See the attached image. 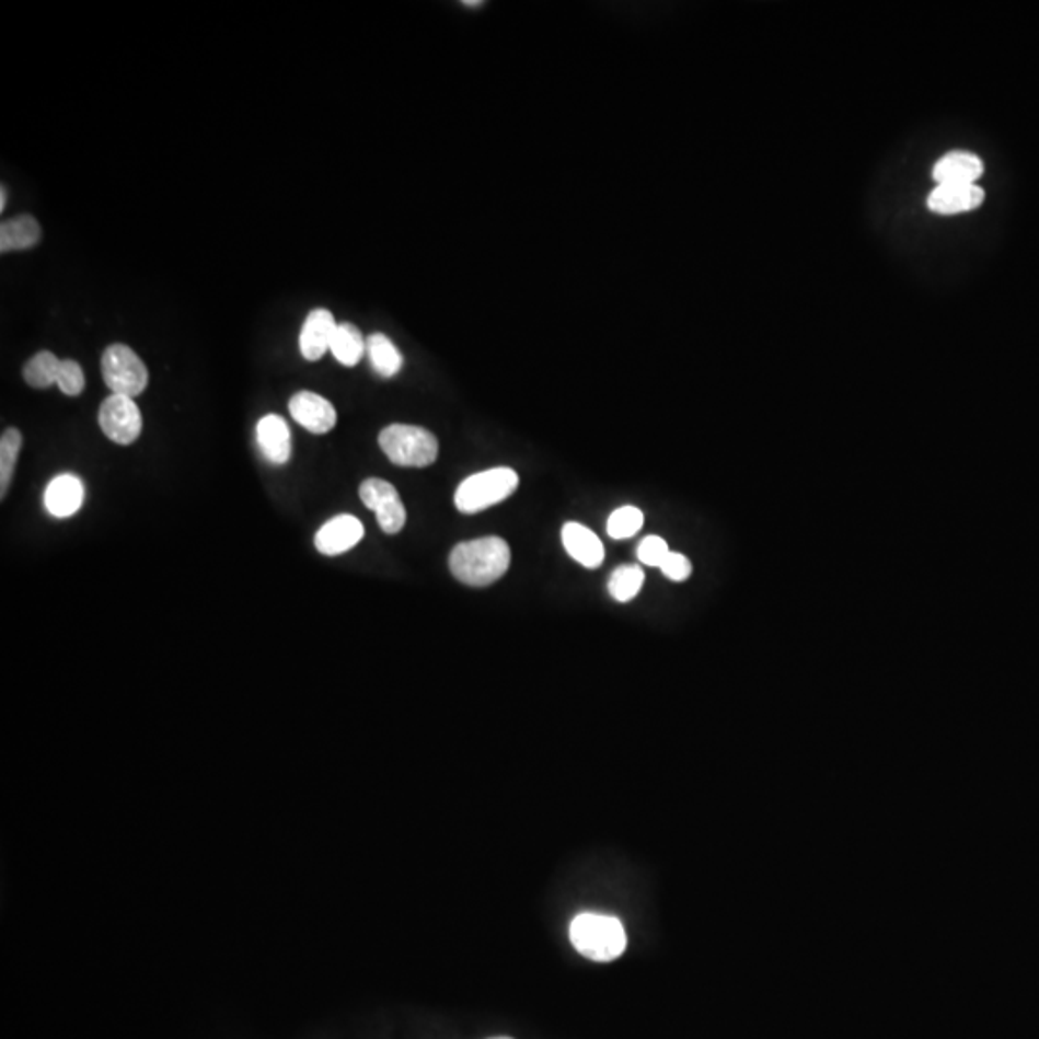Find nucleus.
Listing matches in <instances>:
<instances>
[{
  "instance_id": "1",
  "label": "nucleus",
  "mask_w": 1039,
  "mask_h": 1039,
  "mask_svg": "<svg viewBox=\"0 0 1039 1039\" xmlns=\"http://www.w3.org/2000/svg\"><path fill=\"white\" fill-rule=\"evenodd\" d=\"M508 564L510 547L495 535L459 543L449 556L452 576L472 588L492 586L507 574Z\"/></svg>"
},
{
  "instance_id": "2",
  "label": "nucleus",
  "mask_w": 1039,
  "mask_h": 1039,
  "mask_svg": "<svg viewBox=\"0 0 1039 1039\" xmlns=\"http://www.w3.org/2000/svg\"><path fill=\"white\" fill-rule=\"evenodd\" d=\"M570 942L581 957L593 962H612L626 953V928L616 916L581 913L572 921Z\"/></svg>"
},
{
  "instance_id": "3",
  "label": "nucleus",
  "mask_w": 1039,
  "mask_h": 1039,
  "mask_svg": "<svg viewBox=\"0 0 1039 1039\" xmlns=\"http://www.w3.org/2000/svg\"><path fill=\"white\" fill-rule=\"evenodd\" d=\"M381 451L389 461L403 469H426L437 461L439 443L436 436L420 426L391 424L380 434Z\"/></svg>"
},
{
  "instance_id": "4",
  "label": "nucleus",
  "mask_w": 1039,
  "mask_h": 1039,
  "mask_svg": "<svg viewBox=\"0 0 1039 1039\" xmlns=\"http://www.w3.org/2000/svg\"><path fill=\"white\" fill-rule=\"evenodd\" d=\"M520 477L512 469H492L466 477L454 493V507L462 515H477L495 507L518 489Z\"/></svg>"
},
{
  "instance_id": "5",
  "label": "nucleus",
  "mask_w": 1039,
  "mask_h": 1039,
  "mask_svg": "<svg viewBox=\"0 0 1039 1039\" xmlns=\"http://www.w3.org/2000/svg\"><path fill=\"white\" fill-rule=\"evenodd\" d=\"M104 383L114 395L137 397L149 385V370L143 360L137 357L136 350L122 343L111 345L104 350L101 360Z\"/></svg>"
},
{
  "instance_id": "6",
  "label": "nucleus",
  "mask_w": 1039,
  "mask_h": 1039,
  "mask_svg": "<svg viewBox=\"0 0 1039 1039\" xmlns=\"http://www.w3.org/2000/svg\"><path fill=\"white\" fill-rule=\"evenodd\" d=\"M99 426L114 443L131 445L141 436L143 418L134 399L112 393L99 408Z\"/></svg>"
},
{
  "instance_id": "7",
  "label": "nucleus",
  "mask_w": 1039,
  "mask_h": 1039,
  "mask_svg": "<svg viewBox=\"0 0 1039 1039\" xmlns=\"http://www.w3.org/2000/svg\"><path fill=\"white\" fill-rule=\"evenodd\" d=\"M358 495H360V499H362L366 507L376 512L378 524L388 535H395L405 528V505L399 497L397 489L389 482L380 480V477H370V480L362 482Z\"/></svg>"
},
{
  "instance_id": "8",
  "label": "nucleus",
  "mask_w": 1039,
  "mask_h": 1039,
  "mask_svg": "<svg viewBox=\"0 0 1039 1039\" xmlns=\"http://www.w3.org/2000/svg\"><path fill=\"white\" fill-rule=\"evenodd\" d=\"M289 413L297 424H301L302 428L309 429L310 434H316V436L332 431L337 424L335 406L327 399L312 391L295 393L289 401Z\"/></svg>"
},
{
  "instance_id": "9",
  "label": "nucleus",
  "mask_w": 1039,
  "mask_h": 1039,
  "mask_svg": "<svg viewBox=\"0 0 1039 1039\" xmlns=\"http://www.w3.org/2000/svg\"><path fill=\"white\" fill-rule=\"evenodd\" d=\"M365 538V526L357 516L339 515L318 530L314 545L322 555L337 556L347 553Z\"/></svg>"
},
{
  "instance_id": "10",
  "label": "nucleus",
  "mask_w": 1039,
  "mask_h": 1039,
  "mask_svg": "<svg viewBox=\"0 0 1039 1039\" xmlns=\"http://www.w3.org/2000/svg\"><path fill=\"white\" fill-rule=\"evenodd\" d=\"M337 322L334 314L326 309H316L310 312L299 334V349L304 360L316 362L326 355L332 342H334L335 332H337Z\"/></svg>"
},
{
  "instance_id": "11",
  "label": "nucleus",
  "mask_w": 1039,
  "mask_h": 1039,
  "mask_svg": "<svg viewBox=\"0 0 1039 1039\" xmlns=\"http://www.w3.org/2000/svg\"><path fill=\"white\" fill-rule=\"evenodd\" d=\"M984 174V162L974 152L951 151L937 160L932 177L937 185H974Z\"/></svg>"
},
{
  "instance_id": "12",
  "label": "nucleus",
  "mask_w": 1039,
  "mask_h": 1039,
  "mask_svg": "<svg viewBox=\"0 0 1039 1039\" xmlns=\"http://www.w3.org/2000/svg\"><path fill=\"white\" fill-rule=\"evenodd\" d=\"M985 193L974 185H937L930 193L928 208L936 215L951 216L977 210L984 203Z\"/></svg>"
},
{
  "instance_id": "13",
  "label": "nucleus",
  "mask_w": 1039,
  "mask_h": 1039,
  "mask_svg": "<svg viewBox=\"0 0 1039 1039\" xmlns=\"http://www.w3.org/2000/svg\"><path fill=\"white\" fill-rule=\"evenodd\" d=\"M256 443L264 459L272 464H287L291 459V431L278 414H268L256 424Z\"/></svg>"
},
{
  "instance_id": "14",
  "label": "nucleus",
  "mask_w": 1039,
  "mask_h": 1039,
  "mask_svg": "<svg viewBox=\"0 0 1039 1039\" xmlns=\"http://www.w3.org/2000/svg\"><path fill=\"white\" fill-rule=\"evenodd\" d=\"M85 497V487L80 477L60 474L47 485L45 507L55 518H70L80 510Z\"/></svg>"
},
{
  "instance_id": "15",
  "label": "nucleus",
  "mask_w": 1039,
  "mask_h": 1039,
  "mask_svg": "<svg viewBox=\"0 0 1039 1039\" xmlns=\"http://www.w3.org/2000/svg\"><path fill=\"white\" fill-rule=\"evenodd\" d=\"M563 545L576 563L586 568H599L604 561V547L596 533L578 522H568L563 528Z\"/></svg>"
},
{
  "instance_id": "16",
  "label": "nucleus",
  "mask_w": 1039,
  "mask_h": 1039,
  "mask_svg": "<svg viewBox=\"0 0 1039 1039\" xmlns=\"http://www.w3.org/2000/svg\"><path fill=\"white\" fill-rule=\"evenodd\" d=\"M41 241V226L33 216L22 215L0 226V253L32 249Z\"/></svg>"
},
{
  "instance_id": "17",
  "label": "nucleus",
  "mask_w": 1039,
  "mask_h": 1039,
  "mask_svg": "<svg viewBox=\"0 0 1039 1039\" xmlns=\"http://www.w3.org/2000/svg\"><path fill=\"white\" fill-rule=\"evenodd\" d=\"M366 353L370 357L372 368L381 378H393L403 368V355L399 353L395 343L388 335L372 334L366 339Z\"/></svg>"
},
{
  "instance_id": "18",
  "label": "nucleus",
  "mask_w": 1039,
  "mask_h": 1039,
  "mask_svg": "<svg viewBox=\"0 0 1039 1039\" xmlns=\"http://www.w3.org/2000/svg\"><path fill=\"white\" fill-rule=\"evenodd\" d=\"M332 355L343 366H357L366 353V339L355 324H339L332 342Z\"/></svg>"
},
{
  "instance_id": "19",
  "label": "nucleus",
  "mask_w": 1039,
  "mask_h": 1039,
  "mask_svg": "<svg viewBox=\"0 0 1039 1039\" xmlns=\"http://www.w3.org/2000/svg\"><path fill=\"white\" fill-rule=\"evenodd\" d=\"M62 360L56 357L50 350H41L35 357L30 358L24 366V380L27 385L35 389H47L55 385L58 380Z\"/></svg>"
},
{
  "instance_id": "20",
  "label": "nucleus",
  "mask_w": 1039,
  "mask_h": 1039,
  "mask_svg": "<svg viewBox=\"0 0 1039 1039\" xmlns=\"http://www.w3.org/2000/svg\"><path fill=\"white\" fill-rule=\"evenodd\" d=\"M645 584V572L639 564H622L612 572L609 579V591L619 603L634 601Z\"/></svg>"
},
{
  "instance_id": "21",
  "label": "nucleus",
  "mask_w": 1039,
  "mask_h": 1039,
  "mask_svg": "<svg viewBox=\"0 0 1039 1039\" xmlns=\"http://www.w3.org/2000/svg\"><path fill=\"white\" fill-rule=\"evenodd\" d=\"M22 443H24V437L20 434V429L9 428L2 431V437H0V497L2 499L7 497L12 484Z\"/></svg>"
},
{
  "instance_id": "22",
  "label": "nucleus",
  "mask_w": 1039,
  "mask_h": 1039,
  "mask_svg": "<svg viewBox=\"0 0 1039 1039\" xmlns=\"http://www.w3.org/2000/svg\"><path fill=\"white\" fill-rule=\"evenodd\" d=\"M645 524V516L637 507H620L612 512L607 522V532L612 540H627L634 538Z\"/></svg>"
},
{
  "instance_id": "23",
  "label": "nucleus",
  "mask_w": 1039,
  "mask_h": 1039,
  "mask_svg": "<svg viewBox=\"0 0 1039 1039\" xmlns=\"http://www.w3.org/2000/svg\"><path fill=\"white\" fill-rule=\"evenodd\" d=\"M56 385L68 397L81 395L85 389V373L81 370V366L76 360H62Z\"/></svg>"
},
{
  "instance_id": "24",
  "label": "nucleus",
  "mask_w": 1039,
  "mask_h": 1039,
  "mask_svg": "<svg viewBox=\"0 0 1039 1039\" xmlns=\"http://www.w3.org/2000/svg\"><path fill=\"white\" fill-rule=\"evenodd\" d=\"M668 555H670V547H668L667 541L659 538V535L645 538L637 547V558L647 566H659L660 568V564L665 563Z\"/></svg>"
},
{
  "instance_id": "25",
  "label": "nucleus",
  "mask_w": 1039,
  "mask_h": 1039,
  "mask_svg": "<svg viewBox=\"0 0 1039 1039\" xmlns=\"http://www.w3.org/2000/svg\"><path fill=\"white\" fill-rule=\"evenodd\" d=\"M660 570H662V574H665L668 579H672V581H685V579L690 578L693 566H691L688 556L670 551V555L665 558V563L660 564Z\"/></svg>"
},
{
  "instance_id": "26",
  "label": "nucleus",
  "mask_w": 1039,
  "mask_h": 1039,
  "mask_svg": "<svg viewBox=\"0 0 1039 1039\" xmlns=\"http://www.w3.org/2000/svg\"><path fill=\"white\" fill-rule=\"evenodd\" d=\"M7 197H9L7 187H2V189H0V210H4V208H7Z\"/></svg>"
},
{
  "instance_id": "27",
  "label": "nucleus",
  "mask_w": 1039,
  "mask_h": 1039,
  "mask_svg": "<svg viewBox=\"0 0 1039 1039\" xmlns=\"http://www.w3.org/2000/svg\"><path fill=\"white\" fill-rule=\"evenodd\" d=\"M464 4H466V7H480V4H484V2H480V0H469V2H464Z\"/></svg>"
},
{
  "instance_id": "28",
  "label": "nucleus",
  "mask_w": 1039,
  "mask_h": 1039,
  "mask_svg": "<svg viewBox=\"0 0 1039 1039\" xmlns=\"http://www.w3.org/2000/svg\"><path fill=\"white\" fill-rule=\"evenodd\" d=\"M489 1039H512V1038H505V1036H500V1038H489Z\"/></svg>"
}]
</instances>
